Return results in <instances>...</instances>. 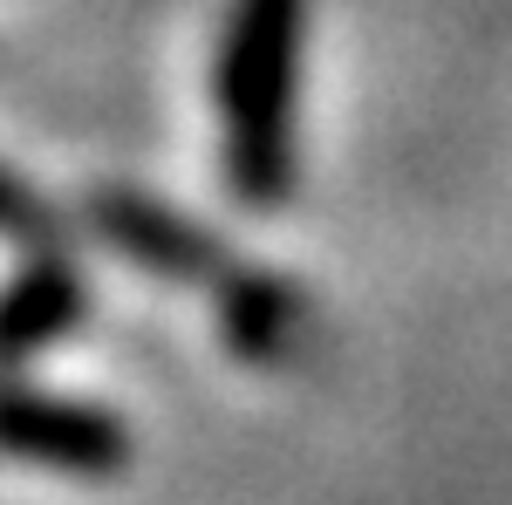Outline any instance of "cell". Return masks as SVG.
<instances>
[{
	"instance_id": "obj_1",
	"label": "cell",
	"mask_w": 512,
	"mask_h": 505,
	"mask_svg": "<svg viewBox=\"0 0 512 505\" xmlns=\"http://www.w3.org/2000/svg\"><path fill=\"white\" fill-rule=\"evenodd\" d=\"M308 0H233L219 41V144L226 185L246 205L294 192V96H301Z\"/></svg>"
},
{
	"instance_id": "obj_2",
	"label": "cell",
	"mask_w": 512,
	"mask_h": 505,
	"mask_svg": "<svg viewBox=\"0 0 512 505\" xmlns=\"http://www.w3.org/2000/svg\"><path fill=\"white\" fill-rule=\"evenodd\" d=\"M0 458L69 478H117L130 465V424L82 396L0 383Z\"/></svg>"
},
{
	"instance_id": "obj_3",
	"label": "cell",
	"mask_w": 512,
	"mask_h": 505,
	"mask_svg": "<svg viewBox=\"0 0 512 505\" xmlns=\"http://www.w3.org/2000/svg\"><path fill=\"white\" fill-rule=\"evenodd\" d=\"M96 233L110 239L117 253H130L144 273H171V280H226V253L212 239L185 226L171 205H151L137 192H96Z\"/></svg>"
},
{
	"instance_id": "obj_4",
	"label": "cell",
	"mask_w": 512,
	"mask_h": 505,
	"mask_svg": "<svg viewBox=\"0 0 512 505\" xmlns=\"http://www.w3.org/2000/svg\"><path fill=\"white\" fill-rule=\"evenodd\" d=\"M89 308V287L62 253H41L0 287V369H21L28 355L55 349Z\"/></svg>"
},
{
	"instance_id": "obj_5",
	"label": "cell",
	"mask_w": 512,
	"mask_h": 505,
	"mask_svg": "<svg viewBox=\"0 0 512 505\" xmlns=\"http://www.w3.org/2000/svg\"><path fill=\"white\" fill-rule=\"evenodd\" d=\"M294 321H301V308H294V294L280 280H267V273H226V342H233V355H246V362L280 355L287 335H294Z\"/></svg>"
},
{
	"instance_id": "obj_6",
	"label": "cell",
	"mask_w": 512,
	"mask_h": 505,
	"mask_svg": "<svg viewBox=\"0 0 512 505\" xmlns=\"http://www.w3.org/2000/svg\"><path fill=\"white\" fill-rule=\"evenodd\" d=\"M48 233H55L48 205H41V198L0 164V239H48Z\"/></svg>"
}]
</instances>
